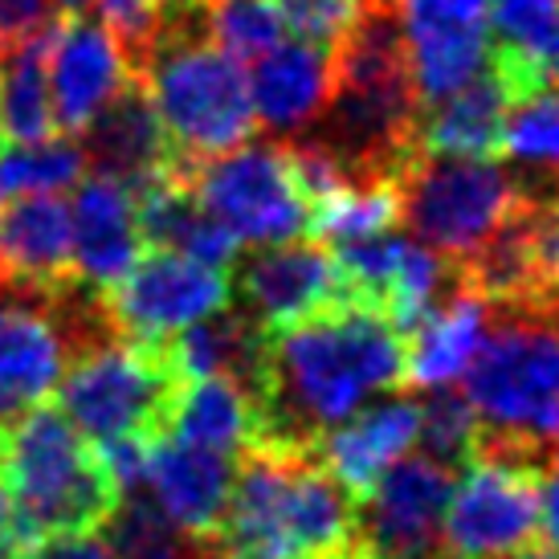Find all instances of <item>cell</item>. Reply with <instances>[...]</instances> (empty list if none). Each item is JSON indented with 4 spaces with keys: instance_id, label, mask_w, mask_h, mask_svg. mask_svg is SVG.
<instances>
[{
    "instance_id": "6da1fadb",
    "label": "cell",
    "mask_w": 559,
    "mask_h": 559,
    "mask_svg": "<svg viewBox=\"0 0 559 559\" xmlns=\"http://www.w3.org/2000/svg\"><path fill=\"white\" fill-rule=\"evenodd\" d=\"M408 389V335L376 311L331 307L265 335L253 401V441L319 450L326 429L347 420L376 392Z\"/></svg>"
},
{
    "instance_id": "7a4b0ae2",
    "label": "cell",
    "mask_w": 559,
    "mask_h": 559,
    "mask_svg": "<svg viewBox=\"0 0 559 559\" xmlns=\"http://www.w3.org/2000/svg\"><path fill=\"white\" fill-rule=\"evenodd\" d=\"M462 396L474 408V453L519 457L547 474L559 457V311L486 307ZM469 453V457H474Z\"/></svg>"
},
{
    "instance_id": "3957f363",
    "label": "cell",
    "mask_w": 559,
    "mask_h": 559,
    "mask_svg": "<svg viewBox=\"0 0 559 559\" xmlns=\"http://www.w3.org/2000/svg\"><path fill=\"white\" fill-rule=\"evenodd\" d=\"M159 21L140 82L180 164L253 140L246 66L213 41V0H156Z\"/></svg>"
},
{
    "instance_id": "277c9868",
    "label": "cell",
    "mask_w": 559,
    "mask_h": 559,
    "mask_svg": "<svg viewBox=\"0 0 559 559\" xmlns=\"http://www.w3.org/2000/svg\"><path fill=\"white\" fill-rule=\"evenodd\" d=\"M0 466L13 490L16 539L25 547L58 535H94L123 498L98 445L58 404H37L0 425Z\"/></svg>"
},
{
    "instance_id": "5b68a950",
    "label": "cell",
    "mask_w": 559,
    "mask_h": 559,
    "mask_svg": "<svg viewBox=\"0 0 559 559\" xmlns=\"http://www.w3.org/2000/svg\"><path fill=\"white\" fill-rule=\"evenodd\" d=\"M123 340L107 295L70 274L58 282L0 270V425L46 404L66 368Z\"/></svg>"
},
{
    "instance_id": "8992f818",
    "label": "cell",
    "mask_w": 559,
    "mask_h": 559,
    "mask_svg": "<svg viewBox=\"0 0 559 559\" xmlns=\"http://www.w3.org/2000/svg\"><path fill=\"white\" fill-rule=\"evenodd\" d=\"M168 340H115L74 359L58 384V408L66 420L94 445L123 437L143 445L168 441L188 389Z\"/></svg>"
},
{
    "instance_id": "52a82bcc",
    "label": "cell",
    "mask_w": 559,
    "mask_h": 559,
    "mask_svg": "<svg viewBox=\"0 0 559 559\" xmlns=\"http://www.w3.org/2000/svg\"><path fill=\"white\" fill-rule=\"evenodd\" d=\"M396 225L408 241L441 258H466L511 217L531 185H519L498 159L413 156L396 171Z\"/></svg>"
},
{
    "instance_id": "ba28073f",
    "label": "cell",
    "mask_w": 559,
    "mask_h": 559,
    "mask_svg": "<svg viewBox=\"0 0 559 559\" xmlns=\"http://www.w3.org/2000/svg\"><path fill=\"white\" fill-rule=\"evenodd\" d=\"M176 176L241 246H278L307 237V197L298 192L286 143H241L234 152L176 164Z\"/></svg>"
},
{
    "instance_id": "9c48e42d",
    "label": "cell",
    "mask_w": 559,
    "mask_h": 559,
    "mask_svg": "<svg viewBox=\"0 0 559 559\" xmlns=\"http://www.w3.org/2000/svg\"><path fill=\"white\" fill-rule=\"evenodd\" d=\"M539 481H544V469L531 462L474 453L453 481L450 507H445V523H441L445 559H498L531 539H544Z\"/></svg>"
},
{
    "instance_id": "30bf717a",
    "label": "cell",
    "mask_w": 559,
    "mask_h": 559,
    "mask_svg": "<svg viewBox=\"0 0 559 559\" xmlns=\"http://www.w3.org/2000/svg\"><path fill=\"white\" fill-rule=\"evenodd\" d=\"M450 466L429 453L392 462L356 507V544L368 559H445L441 523L453 495Z\"/></svg>"
},
{
    "instance_id": "8fae6325",
    "label": "cell",
    "mask_w": 559,
    "mask_h": 559,
    "mask_svg": "<svg viewBox=\"0 0 559 559\" xmlns=\"http://www.w3.org/2000/svg\"><path fill=\"white\" fill-rule=\"evenodd\" d=\"M123 340H168L234 302L221 265L192 262L171 249H147L123 278L103 290Z\"/></svg>"
},
{
    "instance_id": "7c38bea8",
    "label": "cell",
    "mask_w": 559,
    "mask_h": 559,
    "mask_svg": "<svg viewBox=\"0 0 559 559\" xmlns=\"http://www.w3.org/2000/svg\"><path fill=\"white\" fill-rule=\"evenodd\" d=\"M237 258L229 290L265 331H286L347 302L335 258L319 241H278Z\"/></svg>"
},
{
    "instance_id": "4fadbf2b",
    "label": "cell",
    "mask_w": 559,
    "mask_h": 559,
    "mask_svg": "<svg viewBox=\"0 0 559 559\" xmlns=\"http://www.w3.org/2000/svg\"><path fill=\"white\" fill-rule=\"evenodd\" d=\"M420 107H433L474 82L490 53L486 0H396Z\"/></svg>"
},
{
    "instance_id": "5bb4252c",
    "label": "cell",
    "mask_w": 559,
    "mask_h": 559,
    "mask_svg": "<svg viewBox=\"0 0 559 559\" xmlns=\"http://www.w3.org/2000/svg\"><path fill=\"white\" fill-rule=\"evenodd\" d=\"M131 79L98 16L66 13L49 37V94L58 135H79Z\"/></svg>"
},
{
    "instance_id": "9a60e30c",
    "label": "cell",
    "mask_w": 559,
    "mask_h": 559,
    "mask_svg": "<svg viewBox=\"0 0 559 559\" xmlns=\"http://www.w3.org/2000/svg\"><path fill=\"white\" fill-rule=\"evenodd\" d=\"M74 140L86 156V171L123 180V185H140V180L176 171V164H180L140 79H127L119 94L82 127Z\"/></svg>"
},
{
    "instance_id": "2e32d148",
    "label": "cell",
    "mask_w": 559,
    "mask_h": 559,
    "mask_svg": "<svg viewBox=\"0 0 559 559\" xmlns=\"http://www.w3.org/2000/svg\"><path fill=\"white\" fill-rule=\"evenodd\" d=\"M234 474L237 457H229V453H213L168 437L147 457L143 486H147V495L156 498V507L168 514L176 527H185L188 535L221 539Z\"/></svg>"
},
{
    "instance_id": "e0dca14e",
    "label": "cell",
    "mask_w": 559,
    "mask_h": 559,
    "mask_svg": "<svg viewBox=\"0 0 559 559\" xmlns=\"http://www.w3.org/2000/svg\"><path fill=\"white\" fill-rule=\"evenodd\" d=\"M70 217H74V274L98 290L115 286L147 249L135 197L123 180H110L98 171L82 176Z\"/></svg>"
},
{
    "instance_id": "ac0fdd59",
    "label": "cell",
    "mask_w": 559,
    "mask_h": 559,
    "mask_svg": "<svg viewBox=\"0 0 559 559\" xmlns=\"http://www.w3.org/2000/svg\"><path fill=\"white\" fill-rule=\"evenodd\" d=\"M331 94V49L311 41H278L253 62L249 98L253 119L270 131V140L290 143L323 115Z\"/></svg>"
},
{
    "instance_id": "d6986e66",
    "label": "cell",
    "mask_w": 559,
    "mask_h": 559,
    "mask_svg": "<svg viewBox=\"0 0 559 559\" xmlns=\"http://www.w3.org/2000/svg\"><path fill=\"white\" fill-rule=\"evenodd\" d=\"M417 433L420 401L392 392L389 401L372 404L359 417H347L335 429H326L319 441V457L340 478L343 490L359 502L392 462H401L404 453L417 445Z\"/></svg>"
},
{
    "instance_id": "ffe728a7",
    "label": "cell",
    "mask_w": 559,
    "mask_h": 559,
    "mask_svg": "<svg viewBox=\"0 0 559 559\" xmlns=\"http://www.w3.org/2000/svg\"><path fill=\"white\" fill-rule=\"evenodd\" d=\"M511 98L495 79L490 66L466 82L457 94L441 98L433 107H420L413 152L417 156H453V159H502Z\"/></svg>"
},
{
    "instance_id": "44dd1931",
    "label": "cell",
    "mask_w": 559,
    "mask_h": 559,
    "mask_svg": "<svg viewBox=\"0 0 559 559\" xmlns=\"http://www.w3.org/2000/svg\"><path fill=\"white\" fill-rule=\"evenodd\" d=\"M127 188L135 197L143 241L152 249H171V253H185L192 262L221 265V270L237 262V253H241L237 234L225 229L192 197V188L176 171H164V176H152V180H140V185Z\"/></svg>"
},
{
    "instance_id": "7402d4cb",
    "label": "cell",
    "mask_w": 559,
    "mask_h": 559,
    "mask_svg": "<svg viewBox=\"0 0 559 559\" xmlns=\"http://www.w3.org/2000/svg\"><path fill=\"white\" fill-rule=\"evenodd\" d=\"M481 326L486 302L457 274L450 295L408 331V389H453L478 352Z\"/></svg>"
},
{
    "instance_id": "603a6c76",
    "label": "cell",
    "mask_w": 559,
    "mask_h": 559,
    "mask_svg": "<svg viewBox=\"0 0 559 559\" xmlns=\"http://www.w3.org/2000/svg\"><path fill=\"white\" fill-rule=\"evenodd\" d=\"M0 270L58 282L74 274V217L62 197L0 201Z\"/></svg>"
},
{
    "instance_id": "cb8c5ba5",
    "label": "cell",
    "mask_w": 559,
    "mask_h": 559,
    "mask_svg": "<svg viewBox=\"0 0 559 559\" xmlns=\"http://www.w3.org/2000/svg\"><path fill=\"white\" fill-rule=\"evenodd\" d=\"M265 335L270 331L253 314L229 302V307L213 311L201 323L176 331L168 340V352L188 380L225 376V380L241 384L246 392H253L258 372H262Z\"/></svg>"
},
{
    "instance_id": "d4e9b609",
    "label": "cell",
    "mask_w": 559,
    "mask_h": 559,
    "mask_svg": "<svg viewBox=\"0 0 559 559\" xmlns=\"http://www.w3.org/2000/svg\"><path fill=\"white\" fill-rule=\"evenodd\" d=\"M98 531L115 559H225L221 539L188 535L185 527H176L156 507V498L147 495V486L127 490Z\"/></svg>"
},
{
    "instance_id": "484cf974",
    "label": "cell",
    "mask_w": 559,
    "mask_h": 559,
    "mask_svg": "<svg viewBox=\"0 0 559 559\" xmlns=\"http://www.w3.org/2000/svg\"><path fill=\"white\" fill-rule=\"evenodd\" d=\"M171 437L185 445H201L213 453H237L253 441V401L249 392L225 376L188 380L180 413L171 420Z\"/></svg>"
},
{
    "instance_id": "4316f807",
    "label": "cell",
    "mask_w": 559,
    "mask_h": 559,
    "mask_svg": "<svg viewBox=\"0 0 559 559\" xmlns=\"http://www.w3.org/2000/svg\"><path fill=\"white\" fill-rule=\"evenodd\" d=\"M49 37L53 29L9 49L0 74V131L13 143H41L58 135L49 94Z\"/></svg>"
},
{
    "instance_id": "83f0119b",
    "label": "cell",
    "mask_w": 559,
    "mask_h": 559,
    "mask_svg": "<svg viewBox=\"0 0 559 559\" xmlns=\"http://www.w3.org/2000/svg\"><path fill=\"white\" fill-rule=\"evenodd\" d=\"M86 156L74 135H53L41 143H13L0 152V201L13 197H62L82 185Z\"/></svg>"
},
{
    "instance_id": "f1b7e54d",
    "label": "cell",
    "mask_w": 559,
    "mask_h": 559,
    "mask_svg": "<svg viewBox=\"0 0 559 559\" xmlns=\"http://www.w3.org/2000/svg\"><path fill=\"white\" fill-rule=\"evenodd\" d=\"M282 13L274 0H213V41L234 62L253 66L282 41Z\"/></svg>"
},
{
    "instance_id": "f546056e",
    "label": "cell",
    "mask_w": 559,
    "mask_h": 559,
    "mask_svg": "<svg viewBox=\"0 0 559 559\" xmlns=\"http://www.w3.org/2000/svg\"><path fill=\"white\" fill-rule=\"evenodd\" d=\"M474 433H478V420L462 389H433L429 401L420 404V450L441 466H450L453 474H462V466L469 462Z\"/></svg>"
},
{
    "instance_id": "4dcf8cb0",
    "label": "cell",
    "mask_w": 559,
    "mask_h": 559,
    "mask_svg": "<svg viewBox=\"0 0 559 559\" xmlns=\"http://www.w3.org/2000/svg\"><path fill=\"white\" fill-rule=\"evenodd\" d=\"M507 156L559 176V91L514 103L507 115V135H502V159Z\"/></svg>"
},
{
    "instance_id": "1f68e13d",
    "label": "cell",
    "mask_w": 559,
    "mask_h": 559,
    "mask_svg": "<svg viewBox=\"0 0 559 559\" xmlns=\"http://www.w3.org/2000/svg\"><path fill=\"white\" fill-rule=\"evenodd\" d=\"M282 13V25L295 33L298 41L335 49L347 25L356 21L359 0H274Z\"/></svg>"
},
{
    "instance_id": "d6a6232c",
    "label": "cell",
    "mask_w": 559,
    "mask_h": 559,
    "mask_svg": "<svg viewBox=\"0 0 559 559\" xmlns=\"http://www.w3.org/2000/svg\"><path fill=\"white\" fill-rule=\"evenodd\" d=\"M62 16L58 0H0V53L49 33Z\"/></svg>"
},
{
    "instance_id": "836d02e7",
    "label": "cell",
    "mask_w": 559,
    "mask_h": 559,
    "mask_svg": "<svg viewBox=\"0 0 559 559\" xmlns=\"http://www.w3.org/2000/svg\"><path fill=\"white\" fill-rule=\"evenodd\" d=\"M21 559H115L103 535H58L21 551Z\"/></svg>"
},
{
    "instance_id": "e575fe53",
    "label": "cell",
    "mask_w": 559,
    "mask_h": 559,
    "mask_svg": "<svg viewBox=\"0 0 559 559\" xmlns=\"http://www.w3.org/2000/svg\"><path fill=\"white\" fill-rule=\"evenodd\" d=\"M539 535L559 551V457L539 481Z\"/></svg>"
},
{
    "instance_id": "d590c367",
    "label": "cell",
    "mask_w": 559,
    "mask_h": 559,
    "mask_svg": "<svg viewBox=\"0 0 559 559\" xmlns=\"http://www.w3.org/2000/svg\"><path fill=\"white\" fill-rule=\"evenodd\" d=\"M86 4H94V0H58V9H62V13H82Z\"/></svg>"
},
{
    "instance_id": "8d00e7d4",
    "label": "cell",
    "mask_w": 559,
    "mask_h": 559,
    "mask_svg": "<svg viewBox=\"0 0 559 559\" xmlns=\"http://www.w3.org/2000/svg\"><path fill=\"white\" fill-rule=\"evenodd\" d=\"M0 147H4V131H0Z\"/></svg>"
},
{
    "instance_id": "74e56055",
    "label": "cell",
    "mask_w": 559,
    "mask_h": 559,
    "mask_svg": "<svg viewBox=\"0 0 559 559\" xmlns=\"http://www.w3.org/2000/svg\"><path fill=\"white\" fill-rule=\"evenodd\" d=\"M556 311H559V302H556Z\"/></svg>"
}]
</instances>
